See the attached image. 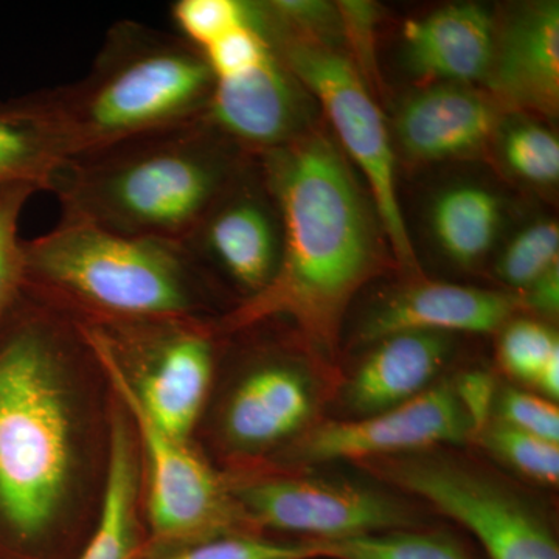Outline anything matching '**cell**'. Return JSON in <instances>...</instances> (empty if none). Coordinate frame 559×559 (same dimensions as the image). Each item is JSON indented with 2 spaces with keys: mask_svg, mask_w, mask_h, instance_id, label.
Here are the masks:
<instances>
[{
  "mask_svg": "<svg viewBox=\"0 0 559 559\" xmlns=\"http://www.w3.org/2000/svg\"><path fill=\"white\" fill-rule=\"evenodd\" d=\"M117 392L79 319L25 288L0 318V559H76L100 521Z\"/></svg>",
  "mask_w": 559,
  "mask_h": 559,
  "instance_id": "cell-1",
  "label": "cell"
},
{
  "mask_svg": "<svg viewBox=\"0 0 559 559\" xmlns=\"http://www.w3.org/2000/svg\"><path fill=\"white\" fill-rule=\"evenodd\" d=\"M259 160L277 205L282 255L270 285L221 316L219 330L286 319L308 344L331 353L349 301L378 267L371 210L323 134L305 131Z\"/></svg>",
  "mask_w": 559,
  "mask_h": 559,
  "instance_id": "cell-2",
  "label": "cell"
},
{
  "mask_svg": "<svg viewBox=\"0 0 559 559\" xmlns=\"http://www.w3.org/2000/svg\"><path fill=\"white\" fill-rule=\"evenodd\" d=\"M235 151L202 117L73 157L50 193L61 219L182 242L240 171Z\"/></svg>",
  "mask_w": 559,
  "mask_h": 559,
  "instance_id": "cell-3",
  "label": "cell"
},
{
  "mask_svg": "<svg viewBox=\"0 0 559 559\" xmlns=\"http://www.w3.org/2000/svg\"><path fill=\"white\" fill-rule=\"evenodd\" d=\"M25 288L80 322L218 318L213 278L182 242L60 219L24 240Z\"/></svg>",
  "mask_w": 559,
  "mask_h": 559,
  "instance_id": "cell-4",
  "label": "cell"
},
{
  "mask_svg": "<svg viewBox=\"0 0 559 559\" xmlns=\"http://www.w3.org/2000/svg\"><path fill=\"white\" fill-rule=\"evenodd\" d=\"M212 90L207 62L178 33L120 21L83 79L44 92L73 159L202 119Z\"/></svg>",
  "mask_w": 559,
  "mask_h": 559,
  "instance_id": "cell-5",
  "label": "cell"
},
{
  "mask_svg": "<svg viewBox=\"0 0 559 559\" xmlns=\"http://www.w3.org/2000/svg\"><path fill=\"white\" fill-rule=\"evenodd\" d=\"M218 319L81 323L121 399L171 436L191 441L218 369Z\"/></svg>",
  "mask_w": 559,
  "mask_h": 559,
  "instance_id": "cell-6",
  "label": "cell"
},
{
  "mask_svg": "<svg viewBox=\"0 0 559 559\" xmlns=\"http://www.w3.org/2000/svg\"><path fill=\"white\" fill-rule=\"evenodd\" d=\"M215 381L191 443L223 473L270 469L314 412L311 378L282 349L252 345Z\"/></svg>",
  "mask_w": 559,
  "mask_h": 559,
  "instance_id": "cell-7",
  "label": "cell"
},
{
  "mask_svg": "<svg viewBox=\"0 0 559 559\" xmlns=\"http://www.w3.org/2000/svg\"><path fill=\"white\" fill-rule=\"evenodd\" d=\"M252 21L294 79L318 97L345 153L369 182L374 212L396 260L415 270L417 260L401 212L389 130L359 70L337 51L280 27L257 9H252Z\"/></svg>",
  "mask_w": 559,
  "mask_h": 559,
  "instance_id": "cell-8",
  "label": "cell"
},
{
  "mask_svg": "<svg viewBox=\"0 0 559 559\" xmlns=\"http://www.w3.org/2000/svg\"><path fill=\"white\" fill-rule=\"evenodd\" d=\"M359 463L469 530L491 559H559L554 532L538 511L477 468L423 451Z\"/></svg>",
  "mask_w": 559,
  "mask_h": 559,
  "instance_id": "cell-9",
  "label": "cell"
},
{
  "mask_svg": "<svg viewBox=\"0 0 559 559\" xmlns=\"http://www.w3.org/2000/svg\"><path fill=\"white\" fill-rule=\"evenodd\" d=\"M119 399L138 436L145 540L261 533L231 495L223 471L190 440L171 436L130 401Z\"/></svg>",
  "mask_w": 559,
  "mask_h": 559,
  "instance_id": "cell-10",
  "label": "cell"
},
{
  "mask_svg": "<svg viewBox=\"0 0 559 559\" xmlns=\"http://www.w3.org/2000/svg\"><path fill=\"white\" fill-rule=\"evenodd\" d=\"M224 474L231 495L261 533L334 540L417 525L414 514L399 500L360 485L311 479L285 469Z\"/></svg>",
  "mask_w": 559,
  "mask_h": 559,
  "instance_id": "cell-11",
  "label": "cell"
},
{
  "mask_svg": "<svg viewBox=\"0 0 559 559\" xmlns=\"http://www.w3.org/2000/svg\"><path fill=\"white\" fill-rule=\"evenodd\" d=\"M468 439V419L454 389L439 384L367 418L310 426L278 455L270 469L289 471L342 459L360 462L425 451L441 443L459 444Z\"/></svg>",
  "mask_w": 559,
  "mask_h": 559,
  "instance_id": "cell-12",
  "label": "cell"
},
{
  "mask_svg": "<svg viewBox=\"0 0 559 559\" xmlns=\"http://www.w3.org/2000/svg\"><path fill=\"white\" fill-rule=\"evenodd\" d=\"M182 245L210 277L219 272L240 290L238 304L270 285L282 255V227L260 165L257 176L235 175Z\"/></svg>",
  "mask_w": 559,
  "mask_h": 559,
  "instance_id": "cell-13",
  "label": "cell"
},
{
  "mask_svg": "<svg viewBox=\"0 0 559 559\" xmlns=\"http://www.w3.org/2000/svg\"><path fill=\"white\" fill-rule=\"evenodd\" d=\"M305 103L301 84L271 47L252 69L213 80L204 119L237 148L260 157L304 134Z\"/></svg>",
  "mask_w": 559,
  "mask_h": 559,
  "instance_id": "cell-14",
  "label": "cell"
},
{
  "mask_svg": "<svg viewBox=\"0 0 559 559\" xmlns=\"http://www.w3.org/2000/svg\"><path fill=\"white\" fill-rule=\"evenodd\" d=\"M521 301L496 290L417 283L393 294L371 311L359 337L366 344L401 333H491L520 308Z\"/></svg>",
  "mask_w": 559,
  "mask_h": 559,
  "instance_id": "cell-15",
  "label": "cell"
},
{
  "mask_svg": "<svg viewBox=\"0 0 559 559\" xmlns=\"http://www.w3.org/2000/svg\"><path fill=\"white\" fill-rule=\"evenodd\" d=\"M496 95L516 108L554 114L559 98L557 2L520 11L495 43L487 76Z\"/></svg>",
  "mask_w": 559,
  "mask_h": 559,
  "instance_id": "cell-16",
  "label": "cell"
},
{
  "mask_svg": "<svg viewBox=\"0 0 559 559\" xmlns=\"http://www.w3.org/2000/svg\"><path fill=\"white\" fill-rule=\"evenodd\" d=\"M491 100L465 84H437L404 103L396 117L401 146L415 159L441 160L479 150L495 131Z\"/></svg>",
  "mask_w": 559,
  "mask_h": 559,
  "instance_id": "cell-17",
  "label": "cell"
},
{
  "mask_svg": "<svg viewBox=\"0 0 559 559\" xmlns=\"http://www.w3.org/2000/svg\"><path fill=\"white\" fill-rule=\"evenodd\" d=\"M412 69L426 79L463 84L485 79L495 53V24L479 5L444 7L404 27Z\"/></svg>",
  "mask_w": 559,
  "mask_h": 559,
  "instance_id": "cell-18",
  "label": "cell"
},
{
  "mask_svg": "<svg viewBox=\"0 0 559 559\" xmlns=\"http://www.w3.org/2000/svg\"><path fill=\"white\" fill-rule=\"evenodd\" d=\"M448 352V337L439 333H401L378 341L349 382V407L373 415L415 399L439 373Z\"/></svg>",
  "mask_w": 559,
  "mask_h": 559,
  "instance_id": "cell-19",
  "label": "cell"
},
{
  "mask_svg": "<svg viewBox=\"0 0 559 559\" xmlns=\"http://www.w3.org/2000/svg\"><path fill=\"white\" fill-rule=\"evenodd\" d=\"M70 159L69 140L46 92L0 100V189L22 183L50 193Z\"/></svg>",
  "mask_w": 559,
  "mask_h": 559,
  "instance_id": "cell-20",
  "label": "cell"
},
{
  "mask_svg": "<svg viewBox=\"0 0 559 559\" xmlns=\"http://www.w3.org/2000/svg\"><path fill=\"white\" fill-rule=\"evenodd\" d=\"M145 538L138 436L119 399L105 507L97 528L76 559H132Z\"/></svg>",
  "mask_w": 559,
  "mask_h": 559,
  "instance_id": "cell-21",
  "label": "cell"
},
{
  "mask_svg": "<svg viewBox=\"0 0 559 559\" xmlns=\"http://www.w3.org/2000/svg\"><path fill=\"white\" fill-rule=\"evenodd\" d=\"M500 204L491 191L460 186L443 191L432 207V229L441 249L460 264L477 263L498 235Z\"/></svg>",
  "mask_w": 559,
  "mask_h": 559,
  "instance_id": "cell-22",
  "label": "cell"
},
{
  "mask_svg": "<svg viewBox=\"0 0 559 559\" xmlns=\"http://www.w3.org/2000/svg\"><path fill=\"white\" fill-rule=\"evenodd\" d=\"M132 559H316L307 539L286 543L266 533H230L210 538L143 540Z\"/></svg>",
  "mask_w": 559,
  "mask_h": 559,
  "instance_id": "cell-23",
  "label": "cell"
},
{
  "mask_svg": "<svg viewBox=\"0 0 559 559\" xmlns=\"http://www.w3.org/2000/svg\"><path fill=\"white\" fill-rule=\"evenodd\" d=\"M307 540L316 559H471L448 536L412 528L355 538Z\"/></svg>",
  "mask_w": 559,
  "mask_h": 559,
  "instance_id": "cell-24",
  "label": "cell"
},
{
  "mask_svg": "<svg viewBox=\"0 0 559 559\" xmlns=\"http://www.w3.org/2000/svg\"><path fill=\"white\" fill-rule=\"evenodd\" d=\"M492 454L539 484L557 485L559 447L554 441L513 428L500 419H491L479 439Z\"/></svg>",
  "mask_w": 559,
  "mask_h": 559,
  "instance_id": "cell-25",
  "label": "cell"
},
{
  "mask_svg": "<svg viewBox=\"0 0 559 559\" xmlns=\"http://www.w3.org/2000/svg\"><path fill=\"white\" fill-rule=\"evenodd\" d=\"M38 193L31 186L0 189V318L13 307L25 289L24 238L20 224L25 204Z\"/></svg>",
  "mask_w": 559,
  "mask_h": 559,
  "instance_id": "cell-26",
  "label": "cell"
},
{
  "mask_svg": "<svg viewBox=\"0 0 559 559\" xmlns=\"http://www.w3.org/2000/svg\"><path fill=\"white\" fill-rule=\"evenodd\" d=\"M559 230L551 221L533 224L518 234L499 259L498 272L513 288L528 289L558 266Z\"/></svg>",
  "mask_w": 559,
  "mask_h": 559,
  "instance_id": "cell-27",
  "label": "cell"
},
{
  "mask_svg": "<svg viewBox=\"0 0 559 559\" xmlns=\"http://www.w3.org/2000/svg\"><path fill=\"white\" fill-rule=\"evenodd\" d=\"M559 358L557 334L533 320H516L503 331L499 359L514 380L535 384L540 371Z\"/></svg>",
  "mask_w": 559,
  "mask_h": 559,
  "instance_id": "cell-28",
  "label": "cell"
},
{
  "mask_svg": "<svg viewBox=\"0 0 559 559\" xmlns=\"http://www.w3.org/2000/svg\"><path fill=\"white\" fill-rule=\"evenodd\" d=\"M176 32L197 50L235 31L249 20L248 3L238 0H178L171 5Z\"/></svg>",
  "mask_w": 559,
  "mask_h": 559,
  "instance_id": "cell-29",
  "label": "cell"
},
{
  "mask_svg": "<svg viewBox=\"0 0 559 559\" xmlns=\"http://www.w3.org/2000/svg\"><path fill=\"white\" fill-rule=\"evenodd\" d=\"M507 165L530 182L550 186L559 178L558 139L536 123L511 127L502 139Z\"/></svg>",
  "mask_w": 559,
  "mask_h": 559,
  "instance_id": "cell-30",
  "label": "cell"
},
{
  "mask_svg": "<svg viewBox=\"0 0 559 559\" xmlns=\"http://www.w3.org/2000/svg\"><path fill=\"white\" fill-rule=\"evenodd\" d=\"M270 53L271 44L250 20V14L246 24L227 33L201 51L213 80L229 79L246 72L260 64Z\"/></svg>",
  "mask_w": 559,
  "mask_h": 559,
  "instance_id": "cell-31",
  "label": "cell"
},
{
  "mask_svg": "<svg viewBox=\"0 0 559 559\" xmlns=\"http://www.w3.org/2000/svg\"><path fill=\"white\" fill-rule=\"evenodd\" d=\"M500 421L539 439L559 440V411L550 400L518 389H507L498 399Z\"/></svg>",
  "mask_w": 559,
  "mask_h": 559,
  "instance_id": "cell-32",
  "label": "cell"
},
{
  "mask_svg": "<svg viewBox=\"0 0 559 559\" xmlns=\"http://www.w3.org/2000/svg\"><path fill=\"white\" fill-rule=\"evenodd\" d=\"M460 407L468 419L471 439H479L484 429L491 421L492 407L496 401L495 381L485 371H471L463 374L452 385Z\"/></svg>",
  "mask_w": 559,
  "mask_h": 559,
  "instance_id": "cell-33",
  "label": "cell"
},
{
  "mask_svg": "<svg viewBox=\"0 0 559 559\" xmlns=\"http://www.w3.org/2000/svg\"><path fill=\"white\" fill-rule=\"evenodd\" d=\"M341 20L352 38L364 70H373V7L364 2H342Z\"/></svg>",
  "mask_w": 559,
  "mask_h": 559,
  "instance_id": "cell-34",
  "label": "cell"
},
{
  "mask_svg": "<svg viewBox=\"0 0 559 559\" xmlns=\"http://www.w3.org/2000/svg\"><path fill=\"white\" fill-rule=\"evenodd\" d=\"M528 290V307L536 310L554 314L558 311L559 305V270H554L544 274L538 282L533 283Z\"/></svg>",
  "mask_w": 559,
  "mask_h": 559,
  "instance_id": "cell-35",
  "label": "cell"
}]
</instances>
